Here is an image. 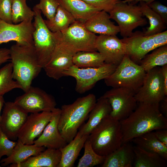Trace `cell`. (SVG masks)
Returning <instances> with one entry per match:
<instances>
[{"mask_svg":"<svg viewBox=\"0 0 167 167\" xmlns=\"http://www.w3.org/2000/svg\"><path fill=\"white\" fill-rule=\"evenodd\" d=\"M76 20L84 23L98 11L99 9L88 4L82 0H57Z\"/></svg>","mask_w":167,"mask_h":167,"instance_id":"25","label":"cell"},{"mask_svg":"<svg viewBox=\"0 0 167 167\" xmlns=\"http://www.w3.org/2000/svg\"><path fill=\"white\" fill-rule=\"evenodd\" d=\"M59 5L57 0H39L34 7L39 10L47 19H50L55 15Z\"/></svg>","mask_w":167,"mask_h":167,"instance_id":"36","label":"cell"},{"mask_svg":"<svg viewBox=\"0 0 167 167\" xmlns=\"http://www.w3.org/2000/svg\"><path fill=\"white\" fill-rule=\"evenodd\" d=\"M35 12L33 46L39 63L43 68L49 61L55 47L62 36L61 32H53L47 27L41 12L33 8Z\"/></svg>","mask_w":167,"mask_h":167,"instance_id":"5","label":"cell"},{"mask_svg":"<svg viewBox=\"0 0 167 167\" xmlns=\"http://www.w3.org/2000/svg\"><path fill=\"white\" fill-rule=\"evenodd\" d=\"M84 155L79 159L77 167H92L103 163L105 156H101L96 153L88 138L84 143Z\"/></svg>","mask_w":167,"mask_h":167,"instance_id":"35","label":"cell"},{"mask_svg":"<svg viewBox=\"0 0 167 167\" xmlns=\"http://www.w3.org/2000/svg\"><path fill=\"white\" fill-rule=\"evenodd\" d=\"M12 0H0V19L12 24Z\"/></svg>","mask_w":167,"mask_h":167,"instance_id":"39","label":"cell"},{"mask_svg":"<svg viewBox=\"0 0 167 167\" xmlns=\"http://www.w3.org/2000/svg\"><path fill=\"white\" fill-rule=\"evenodd\" d=\"M73 62L74 65L80 68L98 67L105 63L103 57L97 51L77 52Z\"/></svg>","mask_w":167,"mask_h":167,"instance_id":"31","label":"cell"},{"mask_svg":"<svg viewBox=\"0 0 167 167\" xmlns=\"http://www.w3.org/2000/svg\"><path fill=\"white\" fill-rule=\"evenodd\" d=\"M141 11L143 16L149 20V26L143 32L145 36H150L159 33L166 28V25L162 18L152 10L148 5L143 2H139Z\"/></svg>","mask_w":167,"mask_h":167,"instance_id":"30","label":"cell"},{"mask_svg":"<svg viewBox=\"0 0 167 167\" xmlns=\"http://www.w3.org/2000/svg\"><path fill=\"white\" fill-rule=\"evenodd\" d=\"M111 111L107 99L101 96L90 112L88 121L80 127L78 132L81 136H88L104 118L109 115Z\"/></svg>","mask_w":167,"mask_h":167,"instance_id":"20","label":"cell"},{"mask_svg":"<svg viewBox=\"0 0 167 167\" xmlns=\"http://www.w3.org/2000/svg\"><path fill=\"white\" fill-rule=\"evenodd\" d=\"M9 50L13 78L25 92L31 86L33 80L38 76L42 68L33 45L16 43L11 46Z\"/></svg>","mask_w":167,"mask_h":167,"instance_id":"2","label":"cell"},{"mask_svg":"<svg viewBox=\"0 0 167 167\" xmlns=\"http://www.w3.org/2000/svg\"><path fill=\"white\" fill-rule=\"evenodd\" d=\"M61 32L63 41L76 52L97 51V36L88 31L84 23L76 20Z\"/></svg>","mask_w":167,"mask_h":167,"instance_id":"13","label":"cell"},{"mask_svg":"<svg viewBox=\"0 0 167 167\" xmlns=\"http://www.w3.org/2000/svg\"><path fill=\"white\" fill-rule=\"evenodd\" d=\"M45 149L44 147H38L34 144H27L17 141L11 154L0 161L1 166L17 167L29 157L37 155Z\"/></svg>","mask_w":167,"mask_h":167,"instance_id":"22","label":"cell"},{"mask_svg":"<svg viewBox=\"0 0 167 167\" xmlns=\"http://www.w3.org/2000/svg\"><path fill=\"white\" fill-rule=\"evenodd\" d=\"M135 92L125 88H112L103 96L107 99L111 108L109 115L120 121L128 116L135 109L138 102L135 98Z\"/></svg>","mask_w":167,"mask_h":167,"instance_id":"10","label":"cell"},{"mask_svg":"<svg viewBox=\"0 0 167 167\" xmlns=\"http://www.w3.org/2000/svg\"><path fill=\"white\" fill-rule=\"evenodd\" d=\"M117 66L105 63L96 67L80 68L73 65L63 72L64 76H70L76 80L75 90L83 94L90 90L98 81L105 79L115 71Z\"/></svg>","mask_w":167,"mask_h":167,"instance_id":"9","label":"cell"},{"mask_svg":"<svg viewBox=\"0 0 167 167\" xmlns=\"http://www.w3.org/2000/svg\"><path fill=\"white\" fill-rule=\"evenodd\" d=\"M9 49L0 48V66L10 59Z\"/></svg>","mask_w":167,"mask_h":167,"instance_id":"42","label":"cell"},{"mask_svg":"<svg viewBox=\"0 0 167 167\" xmlns=\"http://www.w3.org/2000/svg\"><path fill=\"white\" fill-rule=\"evenodd\" d=\"M16 88L22 89L21 85L13 78L12 67L10 62L0 69V96Z\"/></svg>","mask_w":167,"mask_h":167,"instance_id":"34","label":"cell"},{"mask_svg":"<svg viewBox=\"0 0 167 167\" xmlns=\"http://www.w3.org/2000/svg\"><path fill=\"white\" fill-rule=\"evenodd\" d=\"M156 0H128L125 2H127L128 3H131L133 4H136L137 3L143 2H145L147 4H149L151 2L156 1Z\"/></svg>","mask_w":167,"mask_h":167,"instance_id":"45","label":"cell"},{"mask_svg":"<svg viewBox=\"0 0 167 167\" xmlns=\"http://www.w3.org/2000/svg\"><path fill=\"white\" fill-rule=\"evenodd\" d=\"M60 109L55 108L53 110L52 118L41 135L34 142L38 147L59 149L67 143L60 134L58 127Z\"/></svg>","mask_w":167,"mask_h":167,"instance_id":"19","label":"cell"},{"mask_svg":"<svg viewBox=\"0 0 167 167\" xmlns=\"http://www.w3.org/2000/svg\"><path fill=\"white\" fill-rule=\"evenodd\" d=\"M0 119V128L10 140H17L18 133L28 113L14 102H5Z\"/></svg>","mask_w":167,"mask_h":167,"instance_id":"15","label":"cell"},{"mask_svg":"<svg viewBox=\"0 0 167 167\" xmlns=\"http://www.w3.org/2000/svg\"><path fill=\"white\" fill-rule=\"evenodd\" d=\"M148 6L162 18L165 24H167V7L160 2L155 1L149 4Z\"/></svg>","mask_w":167,"mask_h":167,"instance_id":"40","label":"cell"},{"mask_svg":"<svg viewBox=\"0 0 167 167\" xmlns=\"http://www.w3.org/2000/svg\"><path fill=\"white\" fill-rule=\"evenodd\" d=\"M34 30L32 21H24L15 24L0 19V45L11 41L25 45H33Z\"/></svg>","mask_w":167,"mask_h":167,"instance_id":"16","label":"cell"},{"mask_svg":"<svg viewBox=\"0 0 167 167\" xmlns=\"http://www.w3.org/2000/svg\"><path fill=\"white\" fill-rule=\"evenodd\" d=\"M95 96L90 93L78 98L74 102L62 105L58 123L59 131L67 143L76 135L96 102Z\"/></svg>","mask_w":167,"mask_h":167,"instance_id":"3","label":"cell"},{"mask_svg":"<svg viewBox=\"0 0 167 167\" xmlns=\"http://www.w3.org/2000/svg\"><path fill=\"white\" fill-rule=\"evenodd\" d=\"M88 136H81L78 132L72 140L59 149L61 158L58 167L73 166Z\"/></svg>","mask_w":167,"mask_h":167,"instance_id":"26","label":"cell"},{"mask_svg":"<svg viewBox=\"0 0 167 167\" xmlns=\"http://www.w3.org/2000/svg\"><path fill=\"white\" fill-rule=\"evenodd\" d=\"M61 158L59 149L47 148L29 157L17 167H58Z\"/></svg>","mask_w":167,"mask_h":167,"instance_id":"24","label":"cell"},{"mask_svg":"<svg viewBox=\"0 0 167 167\" xmlns=\"http://www.w3.org/2000/svg\"><path fill=\"white\" fill-rule=\"evenodd\" d=\"M129 142L122 143L119 148L106 156L101 167H133L135 154L133 146Z\"/></svg>","mask_w":167,"mask_h":167,"instance_id":"23","label":"cell"},{"mask_svg":"<svg viewBox=\"0 0 167 167\" xmlns=\"http://www.w3.org/2000/svg\"><path fill=\"white\" fill-rule=\"evenodd\" d=\"M1 167V165H0V167Z\"/></svg>","mask_w":167,"mask_h":167,"instance_id":"48","label":"cell"},{"mask_svg":"<svg viewBox=\"0 0 167 167\" xmlns=\"http://www.w3.org/2000/svg\"><path fill=\"white\" fill-rule=\"evenodd\" d=\"M128 0H124L122 1V2H126V1H128Z\"/></svg>","mask_w":167,"mask_h":167,"instance_id":"47","label":"cell"},{"mask_svg":"<svg viewBox=\"0 0 167 167\" xmlns=\"http://www.w3.org/2000/svg\"><path fill=\"white\" fill-rule=\"evenodd\" d=\"M161 69L164 83L165 92L167 94V64L161 66Z\"/></svg>","mask_w":167,"mask_h":167,"instance_id":"44","label":"cell"},{"mask_svg":"<svg viewBox=\"0 0 167 167\" xmlns=\"http://www.w3.org/2000/svg\"><path fill=\"white\" fill-rule=\"evenodd\" d=\"M134 167H165L167 160L158 154L146 150L135 145L133 146Z\"/></svg>","mask_w":167,"mask_h":167,"instance_id":"27","label":"cell"},{"mask_svg":"<svg viewBox=\"0 0 167 167\" xmlns=\"http://www.w3.org/2000/svg\"><path fill=\"white\" fill-rule=\"evenodd\" d=\"M14 102L27 113H35L52 111L57 103L54 97L42 89L32 86Z\"/></svg>","mask_w":167,"mask_h":167,"instance_id":"12","label":"cell"},{"mask_svg":"<svg viewBox=\"0 0 167 167\" xmlns=\"http://www.w3.org/2000/svg\"><path fill=\"white\" fill-rule=\"evenodd\" d=\"M27 0H12V21L17 24L27 21H32L35 12L29 7Z\"/></svg>","mask_w":167,"mask_h":167,"instance_id":"33","label":"cell"},{"mask_svg":"<svg viewBox=\"0 0 167 167\" xmlns=\"http://www.w3.org/2000/svg\"><path fill=\"white\" fill-rule=\"evenodd\" d=\"M159 109L161 112L165 117H167V97L164 98L159 103Z\"/></svg>","mask_w":167,"mask_h":167,"instance_id":"43","label":"cell"},{"mask_svg":"<svg viewBox=\"0 0 167 167\" xmlns=\"http://www.w3.org/2000/svg\"><path fill=\"white\" fill-rule=\"evenodd\" d=\"M159 103H138L137 107L127 118L120 121L122 143L147 133L167 129V119L161 112Z\"/></svg>","mask_w":167,"mask_h":167,"instance_id":"1","label":"cell"},{"mask_svg":"<svg viewBox=\"0 0 167 167\" xmlns=\"http://www.w3.org/2000/svg\"><path fill=\"white\" fill-rule=\"evenodd\" d=\"M5 101L3 96H0V119L1 117V110L4 106Z\"/></svg>","mask_w":167,"mask_h":167,"instance_id":"46","label":"cell"},{"mask_svg":"<svg viewBox=\"0 0 167 167\" xmlns=\"http://www.w3.org/2000/svg\"><path fill=\"white\" fill-rule=\"evenodd\" d=\"M109 13L110 18L117 23L123 38L130 36L136 28L147 24L146 19L143 17L140 6L136 4L121 1L116 4Z\"/></svg>","mask_w":167,"mask_h":167,"instance_id":"8","label":"cell"},{"mask_svg":"<svg viewBox=\"0 0 167 167\" xmlns=\"http://www.w3.org/2000/svg\"><path fill=\"white\" fill-rule=\"evenodd\" d=\"M100 11L109 13L116 4L121 0H82Z\"/></svg>","mask_w":167,"mask_h":167,"instance_id":"38","label":"cell"},{"mask_svg":"<svg viewBox=\"0 0 167 167\" xmlns=\"http://www.w3.org/2000/svg\"><path fill=\"white\" fill-rule=\"evenodd\" d=\"M146 73L126 54L114 71L104 79L105 82L108 86L127 88L136 93L142 85Z\"/></svg>","mask_w":167,"mask_h":167,"instance_id":"6","label":"cell"},{"mask_svg":"<svg viewBox=\"0 0 167 167\" xmlns=\"http://www.w3.org/2000/svg\"><path fill=\"white\" fill-rule=\"evenodd\" d=\"M121 39L125 44L126 54L133 61L139 64L149 52L167 44V31L150 36H145L143 32L136 31L130 36Z\"/></svg>","mask_w":167,"mask_h":167,"instance_id":"7","label":"cell"},{"mask_svg":"<svg viewBox=\"0 0 167 167\" xmlns=\"http://www.w3.org/2000/svg\"><path fill=\"white\" fill-rule=\"evenodd\" d=\"M53 114V110L31 113L20 129L17 141L25 144H34V140L41 135Z\"/></svg>","mask_w":167,"mask_h":167,"instance_id":"17","label":"cell"},{"mask_svg":"<svg viewBox=\"0 0 167 167\" xmlns=\"http://www.w3.org/2000/svg\"><path fill=\"white\" fill-rule=\"evenodd\" d=\"M88 138L96 153L106 156L122 144L120 121L109 115L92 131Z\"/></svg>","mask_w":167,"mask_h":167,"instance_id":"4","label":"cell"},{"mask_svg":"<svg viewBox=\"0 0 167 167\" xmlns=\"http://www.w3.org/2000/svg\"><path fill=\"white\" fill-rule=\"evenodd\" d=\"M76 21L66 10L59 5L54 17L50 19H44L46 25L53 32H62Z\"/></svg>","mask_w":167,"mask_h":167,"instance_id":"29","label":"cell"},{"mask_svg":"<svg viewBox=\"0 0 167 167\" xmlns=\"http://www.w3.org/2000/svg\"><path fill=\"white\" fill-rule=\"evenodd\" d=\"M154 131L157 139L161 143L167 146V129L158 130Z\"/></svg>","mask_w":167,"mask_h":167,"instance_id":"41","label":"cell"},{"mask_svg":"<svg viewBox=\"0 0 167 167\" xmlns=\"http://www.w3.org/2000/svg\"></svg>","mask_w":167,"mask_h":167,"instance_id":"49","label":"cell"},{"mask_svg":"<svg viewBox=\"0 0 167 167\" xmlns=\"http://www.w3.org/2000/svg\"><path fill=\"white\" fill-rule=\"evenodd\" d=\"M110 19L108 13L100 11L86 21L84 24L88 31L95 34L116 35L119 32V27Z\"/></svg>","mask_w":167,"mask_h":167,"instance_id":"21","label":"cell"},{"mask_svg":"<svg viewBox=\"0 0 167 167\" xmlns=\"http://www.w3.org/2000/svg\"><path fill=\"white\" fill-rule=\"evenodd\" d=\"M76 52L63 41L61 36L49 61L43 68L46 75L56 80L64 76V71L74 65L73 57Z\"/></svg>","mask_w":167,"mask_h":167,"instance_id":"14","label":"cell"},{"mask_svg":"<svg viewBox=\"0 0 167 167\" xmlns=\"http://www.w3.org/2000/svg\"><path fill=\"white\" fill-rule=\"evenodd\" d=\"M167 96L161 67L157 66L146 72L135 98L138 103H158Z\"/></svg>","mask_w":167,"mask_h":167,"instance_id":"11","label":"cell"},{"mask_svg":"<svg viewBox=\"0 0 167 167\" xmlns=\"http://www.w3.org/2000/svg\"><path fill=\"white\" fill-rule=\"evenodd\" d=\"M17 143L9 139L0 128V160L4 156H10Z\"/></svg>","mask_w":167,"mask_h":167,"instance_id":"37","label":"cell"},{"mask_svg":"<svg viewBox=\"0 0 167 167\" xmlns=\"http://www.w3.org/2000/svg\"><path fill=\"white\" fill-rule=\"evenodd\" d=\"M132 141L136 145L147 151L157 153L167 160V146L157 139L154 131L137 137Z\"/></svg>","mask_w":167,"mask_h":167,"instance_id":"28","label":"cell"},{"mask_svg":"<svg viewBox=\"0 0 167 167\" xmlns=\"http://www.w3.org/2000/svg\"><path fill=\"white\" fill-rule=\"evenodd\" d=\"M95 46L97 51L103 57L105 63L117 66L126 53L125 44L116 35L97 36Z\"/></svg>","mask_w":167,"mask_h":167,"instance_id":"18","label":"cell"},{"mask_svg":"<svg viewBox=\"0 0 167 167\" xmlns=\"http://www.w3.org/2000/svg\"><path fill=\"white\" fill-rule=\"evenodd\" d=\"M140 65L146 72L153 68L167 64V44L160 46L146 54L141 60Z\"/></svg>","mask_w":167,"mask_h":167,"instance_id":"32","label":"cell"}]
</instances>
